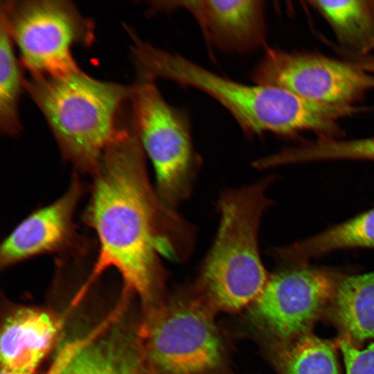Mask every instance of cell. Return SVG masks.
I'll return each mask as SVG.
<instances>
[{"instance_id": "obj_1", "label": "cell", "mask_w": 374, "mask_h": 374, "mask_svg": "<svg viewBox=\"0 0 374 374\" xmlns=\"http://www.w3.org/2000/svg\"><path fill=\"white\" fill-rule=\"evenodd\" d=\"M145 155L134 119L122 118L93 175L84 220L98 244L88 281L114 268L125 290L148 303L162 283L161 257L186 260L195 232L152 188Z\"/></svg>"}, {"instance_id": "obj_2", "label": "cell", "mask_w": 374, "mask_h": 374, "mask_svg": "<svg viewBox=\"0 0 374 374\" xmlns=\"http://www.w3.org/2000/svg\"><path fill=\"white\" fill-rule=\"evenodd\" d=\"M132 44L139 76L170 80L206 93L224 107L249 135L312 130L329 136L338 132L339 120L353 113L350 106L314 103L280 87L247 84L220 76L138 37Z\"/></svg>"}, {"instance_id": "obj_3", "label": "cell", "mask_w": 374, "mask_h": 374, "mask_svg": "<svg viewBox=\"0 0 374 374\" xmlns=\"http://www.w3.org/2000/svg\"><path fill=\"white\" fill-rule=\"evenodd\" d=\"M27 91L44 116L64 158L93 175L117 131L132 87L96 80L82 71L32 76Z\"/></svg>"}, {"instance_id": "obj_4", "label": "cell", "mask_w": 374, "mask_h": 374, "mask_svg": "<svg viewBox=\"0 0 374 374\" xmlns=\"http://www.w3.org/2000/svg\"><path fill=\"white\" fill-rule=\"evenodd\" d=\"M269 183L264 179L220 195L219 228L197 282L200 294L220 310L234 312L252 304L270 277L258 248Z\"/></svg>"}, {"instance_id": "obj_5", "label": "cell", "mask_w": 374, "mask_h": 374, "mask_svg": "<svg viewBox=\"0 0 374 374\" xmlns=\"http://www.w3.org/2000/svg\"><path fill=\"white\" fill-rule=\"evenodd\" d=\"M1 20L32 76H62L81 71L72 54L89 46L94 24L67 1H1Z\"/></svg>"}, {"instance_id": "obj_6", "label": "cell", "mask_w": 374, "mask_h": 374, "mask_svg": "<svg viewBox=\"0 0 374 374\" xmlns=\"http://www.w3.org/2000/svg\"><path fill=\"white\" fill-rule=\"evenodd\" d=\"M132 86L131 111L154 168L156 191L173 208L190 193L199 163L188 117L166 101L154 80L139 77Z\"/></svg>"}, {"instance_id": "obj_7", "label": "cell", "mask_w": 374, "mask_h": 374, "mask_svg": "<svg viewBox=\"0 0 374 374\" xmlns=\"http://www.w3.org/2000/svg\"><path fill=\"white\" fill-rule=\"evenodd\" d=\"M201 305L193 299L174 301L139 329L145 374H204L220 364L221 339Z\"/></svg>"}, {"instance_id": "obj_8", "label": "cell", "mask_w": 374, "mask_h": 374, "mask_svg": "<svg viewBox=\"0 0 374 374\" xmlns=\"http://www.w3.org/2000/svg\"><path fill=\"white\" fill-rule=\"evenodd\" d=\"M256 84L274 86L330 105H351L374 89V75L357 64L324 56L268 49L251 73Z\"/></svg>"}, {"instance_id": "obj_9", "label": "cell", "mask_w": 374, "mask_h": 374, "mask_svg": "<svg viewBox=\"0 0 374 374\" xmlns=\"http://www.w3.org/2000/svg\"><path fill=\"white\" fill-rule=\"evenodd\" d=\"M340 277L326 269L297 266L271 275L252 303V313L284 343L310 332L330 305Z\"/></svg>"}, {"instance_id": "obj_10", "label": "cell", "mask_w": 374, "mask_h": 374, "mask_svg": "<svg viewBox=\"0 0 374 374\" xmlns=\"http://www.w3.org/2000/svg\"><path fill=\"white\" fill-rule=\"evenodd\" d=\"M84 190L82 182L74 175L63 195L21 220L1 244V268L45 254L60 258L87 254V245L75 222Z\"/></svg>"}, {"instance_id": "obj_11", "label": "cell", "mask_w": 374, "mask_h": 374, "mask_svg": "<svg viewBox=\"0 0 374 374\" xmlns=\"http://www.w3.org/2000/svg\"><path fill=\"white\" fill-rule=\"evenodd\" d=\"M154 10H188L198 23L206 41L218 49L247 52L265 44L266 24L262 1H153Z\"/></svg>"}, {"instance_id": "obj_12", "label": "cell", "mask_w": 374, "mask_h": 374, "mask_svg": "<svg viewBox=\"0 0 374 374\" xmlns=\"http://www.w3.org/2000/svg\"><path fill=\"white\" fill-rule=\"evenodd\" d=\"M60 321L50 313L21 308L5 320L1 332V366L35 372L51 349Z\"/></svg>"}, {"instance_id": "obj_13", "label": "cell", "mask_w": 374, "mask_h": 374, "mask_svg": "<svg viewBox=\"0 0 374 374\" xmlns=\"http://www.w3.org/2000/svg\"><path fill=\"white\" fill-rule=\"evenodd\" d=\"M343 337L357 346L374 338V271L339 278L330 303Z\"/></svg>"}, {"instance_id": "obj_14", "label": "cell", "mask_w": 374, "mask_h": 374, "mask_svg": "<svg viewBox=\"0 0 374 374\" xmlns=\"http://www.w3.org/2000/svg\"><path fill=\"white\" fill-rule=\"evenodd\" d=\"M310 3L325 17L344 46L360 55L374 48V1H312Z\"/></svg>"}, {"instance_id": "obj_15", "label": "cell", "mask_w": 374, "mask_h": 374, "mask_svg": "<svg viewBox=\"0 0 374 374\" xmlns=\"http://www.w3.org/2000/svg\"><path fill=\"white\" fill-rule=\"evenodd\" d=\"M284 344L279 358L283 374H339L329 341L308 332Z\"/></svg>"}, {"instance_id": "obj_16", "label": "cell", "mask_w": 374, "mask_h": 374, "mask_svg": "<svg viewBox=\"0 0 374 374\" xmlns=\"http://www.w3.org/2000/svg\"><path fill=\"white\" fill-rule=\"evenodd\" d=\"M13 44L6 25L0 20V130L10 136L21 130L18 105L24 80Z\"/></svg>"}, {"instance_id": "obj_17", "label": "cell", "mask_w": 374, "mask_h": 374, "mask_svg": "<svg viewBox=\"0 0 374 374\" xmlns=\"http://www.w3.org/2000/svg\"><path fill=\"white\" fill-rule=\"evenodd\" d=\"M310 258L352 247L374 248V208L305 240Z\"/></svg>"}, {"instance_id": "obj_18", "label": "cell", "mask_w": 374, "mask_h": 374, "mask_svg": "<svg viewBox=\"0 0 374 374\" xmlns=\"http://www.w3.org/2000/svg\"><path fill=\"white\" fill-rule=\"evenodd\" d=\"M335 344L342 353L346 374H374V342L364 349L343 337Z\"/></svg>"}, {"instance_id": "obj_19", "label": "cell", "mask_w": 374, "mask_h": 374, "mask_svg": "<svg viewBox=\"0 0 374 374\" xmlns=\"http://www.w3.org/2000/svg\"><path fill=\"white\" fill-rule=\"evenodd\" d=\"M58 374H128L122 369L103 362H84L75 364Z\"/></svg>"}, {"instance_id": "obj_20", "label": "cell", "mask_w": 374, "mask_h": 374, "mask_svg": "<svg viewBox=\"0 0 374 374\" xmlns=\"http://www.w3.org/2000/svg\"><path fill=\"white\" fill-rule=\"evenodd\" d=\"M364 71L374 74V57H365L360 60L357 64Z\"/></svg>"}, {"instance_id": "obj_21", "label": "cell", "mask_w": 374, "mask_h": 374, "mask_svg": "<svg viewBox=\"0 0 374 374\" xmlns=\"http://www.w3.org/2000/svg\"><path fill=\"white\" fill-rule=\"evenodd\" d=\"M34 371L12 369L7 367H1V374H34Z\"/></svg>"}]
</instances>
